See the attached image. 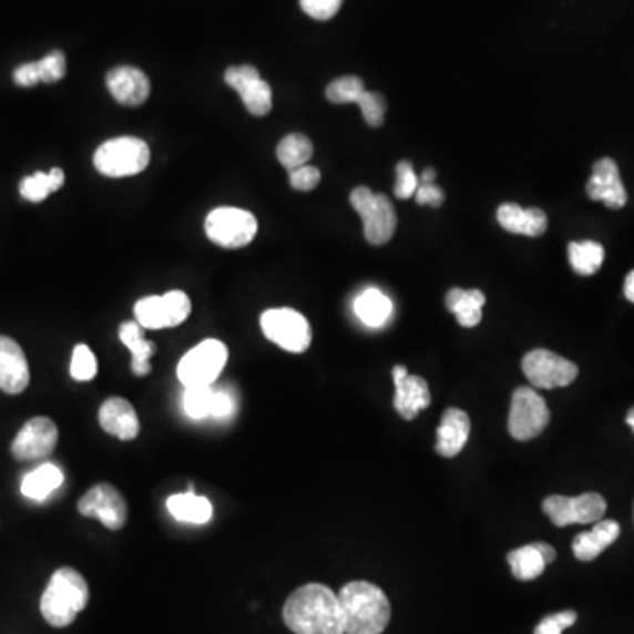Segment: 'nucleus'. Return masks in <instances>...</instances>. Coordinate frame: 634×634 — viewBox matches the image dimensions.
Here are the masks:
<instances>
[{
	"mask_svg": "<svg viewBox=\"0 0 634 634\" xmlns=\"http://www.w3.org/2000/svg\"><path fill=\"white\" fill-rule=\"evenodd\" d=\"M469 433H471V420L469 415L462 409H446L438 429V441L436 451L444 459H453L463 446L468 444Z\"/></svg>",
	"mask_w": 634,
	"mask_h": 634,
	"instance_id": "nucleus-21",
	"label": "nucleus"
},
{
	"mask_svg": "<svg viewBox=\"0 0 634 634\" xmlns=\"http://www.w3.org/2000/svg\"><path fill=\"white\" fill-rule=\"evenodd\" d=\"M98 374V360L85 344H78L71 358V376L76 381H91Z\"/></svg>",
	"mask_w": 634,
	"mask_h": 634,
	"instance_id": "nucleus-35",
	"label": "nucleus"
},
{
	"mask_svg": "<svg viewBox=\"0 0 634 634\" xmlns=\"http://www.w3.org/2000/svg\"><path fill=\"white\" fill-rule=\"evenodd\" d=\"M286 626L295 634H346L339 596L323 583H309L287 597Z\"/></svg>",
	"mask_w": 634,
	"mask_h": 634,
	"instance_id": "nucleus-1",
	"label": "nucleus"
},
{
	"mask_svg": "<svg viewBox=\"0 0 634 634\" xmlns=\"http://www.w3.org/2000/svg\"><path fill=\"white\" fill-rule=\"evenodd\" d=\"M106 85L116 103L140 106L151 95V82L142 69L119 65L106 74Z\"/></svg>",
	"mask_w": 634,
	"mask_h": 634,
	"instance_id": "nucleus-18",
	"label": "nucleus"
},
{
	"mask_svg": "<svg viewBox=\"0 0 634 634\" xmlns=\"http://www.w3.org/2000/svg\"><path fill=\"white\" fill-rule=\"evenodd\" d=\"M14 83L18 86H34L41 83L39 76L38 62H29V64L18 65L13 74Z\"/></svg>",
	"mask_w": 634,
	"mask_h": 634,
	"instance_id": "nucleus-45",
	"label": "nucleus"
},
{
	"mask_svg": "<svg viewBox=\"0 0 634 634\" xmlns=\"http://www.w3.org/2000/svg\"><path fill=\"white\" fill-rule=\"evenodd\" d=\"M233 412H235V399H233V395L226 390H215L212 418L223 420V418H229Z\"/></svg>",
	"mask_w": 634,
	"mask_h": 634,
	"instance_id": "nucleus-44",
	"label": "nucleus"
},
{
	"mask_svg": "<svg viewBox=\"0 0 634 634\" xmlns=\"http://www.w3.org/2000/svg\"><path fill=\"white\" fill-rule=\"evenodd\" d=\"M352 208L364 221V235L372 245H385L397 232L393 203L385 194H374L369 187H356L349 196Z\"/></svg>",
	"mask_w": 634,
	"mask_h": 634,
	"instance_id": "nucleus-5",
	"label": "nucleus"
},
{
	"mask_svg": "<svg viewBox=\"0 0 634 634\" xmlns=\"http://www.w3.org/2000/svg\"><path fill=\"white\" fill-rule=\"evenodd\" d=\"M31 382V370L25 352L17 340L0 335V390L9 395L22 393Z\"/></svg>",
	"mask_w": 634,
	"mask_h": 634,
	"instance_id": "nucleus-17",
	"label": "nucleus"
},
{
	"mask_svg": "<svg viewBox=\"0 0 634 634\" xmlns=\"http://www.w3.org/2000/svg\"><path fill=\"white\" fill-rule=\"evenodd\" d=\"M167 511L178 522L206 523L211 522L214 508L206 498H200L191 489L190 492L175 493L166 502Z\"/></svg>",
	"mask_w": 634,
	"mask_h": 634,
	"instance_id": "nucleus-26",
	"label": "nucleus"
},
{
	"mask_svg": "<svg viewBox=\"0 0 634 634\" xmlns=\"http://www.w3.org/2000/svg\"><path fill=\"white\" fill-rule=\"evenodd\" d=\"M555 558H558L555 549L546 543L525 544L522 549L508 553L511 573L520 582L536 580Z\"/></svg>",
	"mask_w": 634,
	"mask_h": 634,
	"instance_id": "nucleus-20",
	"label": "nucleus"
},
{
	"mask_svg": "<svg viewBox=\"0 0 634 634\" xmlns=\"http://www.w3.org/2000/svg\"><path fill=\"white\" fill-rule=\"evenodd\" d=\"M78 511L86 519H98L110 531H121L127 522V502L108 483H99L78 502Z\"/></svg>",
	"mask_w": 634,
	"mask_h": 634,
	"instance_id": "nucleus-12",
	"label": "nucleus"
},
{
	"mask_svg": "<svg viewBox=\"0 0 634 634\" xmlns=\"http://www.w3.org/2000/svg\"><path fill=\"white\" fill-rule=\"evenodd\" d=\"M626 423L630 425L631 429H633L634 432V408H631L630 412H627Z\"/></svg>",
	"mask_w": 634,
	"mask_h": 634,
	"instance_id": "nucleus-48",
	"label": "nucleus"
},
{
	"mask_svg": "<svg viewBox=\"0 0 634 634\" xmlns=\"http://www.w3.org/2000/svg\"><path fill=\"white\" fill-rule=\"evenodd\" d=\"M227 85L241 94L247 112L265 116L272 112V89L254 65H235L224 74Z\"/></svg>",
	"mask_w": 634,
	"mask_h": 634,
	"instance_id": "nucleus-14",
	"label": "nucleus"
},
{
	"mask_svg": "<svg viewBox=\"0 0 634 634\" xmlns=\"http://www.w3.org/2000/svg\"><path fill=\"white\" fill-rule=\"evenodd\" d=\"M314 154L313 142L304 134H287L277 145V158L287 172L309 163Z\"/></svg>",
	"mask_w": 634,
	"mask_h": 634,
	"instance_id": "nucleus-31",
	"label": "nucleus"
},
{
	"mask_svg": "<svg viewBox=\"0 0 634 634\" xmlns=\"http://www.w3.org/2000/svg\"><path fill=\"white\" fill-rule=\"evenodd\" d=\"M145 328L137 321L124 323L119 330L122 344L133 355L131 370L137 378L151 374V358L155 355V344L145 339Z\"/></svg>",
	"mask_w": 634,
	"mask_h": 634,
	"instance_id": "nucleus-24",
	"label": "nucleus"
},
{
	"mask_svg": "<svg viewBox=\"0 0 634 634\" xmlns=\"http://www.w3.org/2000/svg\"><path fill=\"white\" fill-rule=\"evenodd\" d=\"M576 621H579V615H576V612H573V610L553 613V615L544 617L543 621L538 624L534 634H562L567 627L573 626Z\"/></svg>",
	"mask_w": 634,
	"mask_h": 634,
	"instance_id": "nucleus-40",
	"label": "nucleus"
},
{
	"mask_svg": "<svg viewBox=\"0 0 634 634\" xmlns=\"http://www.w3.org/2000/svg\"><path fill=\"white\" fill-rule=\"evenodd\" d=\"M134 316L136 321L146 330H163L170 328V316H167V305L163 296H145L134 305Z\"/></svg>",
	"mask_w": 634,
	"mask_h": 634,
	"instance_id": "nucleus-32",
	"label": "nucleus"
},
{
	"mask_svg": "<svg viewBox=\"0 0 634 634\" xmlns=\"http://www.w3.org/2000/svg\"><path fill=\"white\" fill-rule=\"evenodd\" d=\"M624 295H626L627 300L633 301L634 304V270L626 277V283H624Z\"/></svg>",
	"mask_w": 634,
	"mask_h": 634,
	"instance_id": "nucleus-46",
	"label": "nucleus"
},
{
	"mask_svg": "<svg viewBox=\"0 0 634 634\" xmlns=\"http://www.w3.org/2000/svg\"><path fill=\"white\" fill-rule=\"evenodd\" d=\"M227 364L226 344L208 339L197 344L178 364V379L184 388L214 386Z\"/></svg>",
	"mask_w": 634,
	"mask_h": 634,
	"instance_id": "nucleus-8",
	"label": "nucleus"
},
{
	"mask_svg": "<svg viewBox=\"0 0 634 634\" xmlns=\"http://www.w3.org/2000/svg\"><path fill=\"white\" fill-rule=\"evenodd\" d=\"M502 229L513 235L541 236L549 227V217L541 208H522L517 203H504L498 208Z\"/></svg>",
	"mask_w": 634,
	"mask_h": 634,
	"instance_id": "nucleus-22",
	"label": "nucleus"
},
{
	"mask_svg": "<svg viewBox=\"0 0 634 634\" xmlns=\"http://www.w3.org/2000/svg\"><path fill=\"white\" fill-rule=\"evenodd\" d=\"M300 6L305 14L319 22H326L339 13L342 0H300Z\"/></svg>",
	"mask_w": 634,
	"mask_h": 634,
	"instance_id": "nucleus-42",
	"label": "nucleus"
},
{
	"mask_svg": "<svg viewBox=\"0 0 634 634\" xmlns=\"http://www.w3.org/2000/svg\"><path fill=\"white\" fill-rule=\"evenodd\" d=\"M365 92L364 82L358 76L337 78L326 89V98L335 104L358 103V99Z\"/></svg>",
	"mask_w": 634,
	"mask_h": 634,
	"instance_id": "nucleus-34",
	"label": "nucleus"
},
{
	"mask_svg": "<svg viewBox=\"0 0 634 634\" xmlns=\"http://www.w3.org/2000/svg\"><path fill=\"white\" fill-rule=\"evenodd\" d=\"M319 182H321V172L316 166L305 164V166L296 167L289 172V184H292L293 190L300 191V193H309V191L316 190Z\"/></svg>",
	"mask_w": 634,
	"mask_h": 634,
	"instance_id": "nucleus-41",
	"label": "nucleus"
},
{
	"mask_svg": "<svg viewBox=\"0 0 634 634\" xmlns=\"http://www.w3.org/2000/svg\"><path fill=\"white\" fill-rule=\"evenodd\" d=\"M205 233L215 245L224 249H242L254 241L257 221L250 212L235 206H221L206 217Z\"/></svg>",
	"mask_w": 634,
	"mask_h": 634,
	"instance_id": "nucleus-7",
	"label": "nucleus"
},
{
	"mask_svg": "<svg viewBox=\"0 0 634 634\" xmlns=\"http://www.w3.org/2000/svg\"><path fill=\"white\" fill-rule=\"evenodd\" d=\"M436 176H438V173H436V170H433V167H427V170H423V173H421L420 181L421 182H436Z\"/></svg>",
	"mask_w": 634,
	"mask_h": 634,
	"instance_id": "nucleus-47",
	"label": "nucleus"
},
{
	"mask_svg": "<svg viewBox=\"0 0 634 634\" xmlns=\"http://www.w3.org/2000/svg\"><path fill=\"white\" fill-rule=\"evenodd\" d=\"M89 603V585L73 567H61L52 574L41 597V613L53 627H68Z\"/></svg>",
	"mask_w": 634,
	"mask_h": 634,
	"instance_id": "nucleus-3",
	"label": "nucleus"
},
{
	"mask_svg": "<svg viewBox=\"0 0 634 634\" xmlns=\"http://www.w3.org/2000/svg\"><path fill=\"white\" fill-rule=\"evenodd\" d=\"M356 104L360 106L361 115H364L367 124L372 125V127L382 125L386 115V99L381 94L365 91Z\"/></svg>",
	"mask_w": 634,
	"mask_h": 634,
	"instance_id": "nucleus-36",
	"label": "nucleus"
},
{
	"mask_svg": "<svg viewBox=\"0 0 634 634\" xmlns=\"http://www.w3.org/2000/svg\"><path fill=\"white\" fill-rule=\"evenodd\" d=\"M415 197L418 205H429L433 206V208H439V206H442V203H444V193H442L441 187L433 184V182L420 181Z\"/></svg>",
	"mask_w": 634,
	"mask_h": 634,
	"instance_id": "nucleus-43",
	"label": "nucleus"
},
{
	"mask_svg": "<svg viewBox=\"0 0 634 634\" xmlns=\"http://www.w3.org/2000/svg\"><path fill=\"white\" fill-rule=\"evenodd\" d=\"M39 76L41 82L57 83L65 76V57L62 52L48 53L44 59L38 62Z\"/></svg>",
	"mask_w": 634,
	"mask_h": 634,
	"instance_id": "nucleus-39",
	"label": "nucleus"
},
{
	"mask_svg": "<svg viewBox=\"0 0 634 634\" xmlns=\"http://www.w3.org/2000/svg\"><path fill=\"white\" fill-rule=\"evenodd\" d=\"M65 175L61 167H53L52 172H38L34 175L25 176L20 182V194L27 202L41 203L47 200L48 194L55 193L64 185Z\"/></svg>",
	"mask_w": 634,
	"mask_h": 634,
	"instance_id": "nucleus-29",
	"label": "nucleus"
},
{
	"mask_svg": "<svg viewBox=\"0 0 634 634\" xmlns=\"http://www.w3.org/2000/svg\"><path fill=\"white\" fill-rule=\"evenodd\" d=\"M346 634H381L391 618V604L385 592L370 582H349L339 592Z\"/></svg>",
	"mask_w": 634,
	"mask_h": 634,
	"instance_id": "nucleus-2",
	"label": "nucleus"
},
{
	"mask_svg": "<svg viewBox=\"0 0 634 634\" xmlns=\"http://www.w3.org/2000/svg\"><path fill=\"white\" fill-rule=\"evenodd\" d=\"M487 301L480 289H460L453 287L446 295V307L451 314L457 316L460 326L463 328H474L480 325L483 317V305Z\"/></svg>",
	"mask_w": 634,
	"mask_h": 634,
	"instance_id": "nucleus-25",
	"label": "nucleus"
},
{
	"mask_svg": "<svg viewBox=\"0 0 634 634\" xmlns=\"http://www.w3.org/2000/svg\"><path fill=\"white\" fill-rule=\"evenodd\" d=\"M420 184V176L416 175L415 167L409 161L397 164V182H395V196L399 200H409L415 196Z\"/></svg>",
	"mask_w": 634,
	"mask_h": 634,
	"instance_id": "nucleus-37",
	"label": "nucleus"
},
{
	"mask_svg": "<svg viewBox=\"0 0 634 634\" xmlns=\"http://www.w3.org/2000/svg\"><path fill=\"white\" fill-rule=\"evenodd\" d=\"M214 386H196V388H185L184 411L193 420H203L212 416L214 406Z\"/></svg>",
	"mask_w": 634,
	"mask_h": 634,
	"instance_id": "nucleus-33",
	"label": "nucleus"
},
{
	"mask_svg": "<svg viewBox=\"0 0 634 634\" xmlns=\"http://www.w3.org/2000/svg\"><path fill=\"white\" fill-rule=\"evenodd\" d=\"M59 442V429L50 418L38 416L23 425L17 433L11 453L18 462H34L52 454Z\"/></svg>",
	"mask_w": 634,
	"mask_h": 634,
	"instance_id": "nucleus-13",
	"label": "nucleus"
},
{
	"mask_svg": "<svg viewBox=\"0 0 634 634\" xmlns=\"http://www.w3.org/2000/svg\"><path fill=\"white\" fill-rule=\"evenodd\" d=\"M62 483L64 474L61 469L55 463H43L23 478L22 493L32 501H44L50 498V493L61 489Z\"/></svg>",
	"mask_w": 634,
	"mask_h": 634,
	"instance_id": "nucleus-28",
	"label": "nucleus"
},
{
	"mask_svg": "<svg viewBox=\"0 0 634 634\" xmlns=\"http://www.w3.org/2000/svg\"><path fill=\"white\" fill-rule=\"evenodd\" d=\"M151 163V149L140 137L108 140L94 154V166L101 175L122 178L142 173Z\"/></svg>",
	"mask_w": 634,
	"mask_h": 634,
	"instance_id": "nucleus-4",
	"label": "nucleus"
},
{
	"mask_svg": "<svg viewBox=\"0 0 634 634\" xmlns=\"http://www.w3.org/2000/svg\"><path fill=\"white\" fill-rule=\"evenodd\" d=\"M543 511L555 528L573 523H596L606 513V501L596 492L582 493L579 498L550 495L543 501Z\"/></svg>",
	"mask_w": 634,
	"mask_h": 634,
	"instance_id": "nucleus-11",
	"label": "nucleus"
},
{
	"mask_svg": "<svg viewBox=\"0 0 634 634\" xmlns=\"http://www.w3.org/2000/svg\"><path fill=\"white\" fill-rule=\"evenodd\" d=\"M355 313L356 316L360 317L364 325L370 326V328H379L390 319L391 313H393V304L385 293L379 292L376 287H369L356 298Z\"/></svg>",
	"mask_w": 634,
	"mask_h": 634,
	"instance_id": "nucleus-27",
	"label": "nucleus"
},
{
	"mask_svg": "<svg viewBox=\"0 0 634 634\" xmlns=\"http://www.w3.org/2000/svg\"><path fill=\"white\" fill-rule=\"evenodd\" d=\"M391 374L395 382V409L403 420H415L432 402L429 385L420 376H411L403 365H395Z\"/></svg>",
	"mask_w": 634,
	"mask_h": 634,
	"instance_id": "nucleus-15",
	"label": "nucleus"
},
{
	"mask_svg": "<svg viewBox=\"0 0 634 634\" xmlns=\"http://www.w3.org/2000/svg\"><path fill=\"white\" fill-rule=\"evenodd\" d=\"M167 305V316H170V328L182 325L190 317L191 305L190 296L184 292H170L164 295Z\"/></svg>",
	"mask_w": 634,
	"mask_h": 634,
	"instance_id": "nucleus-38",
	"label": "nucleus"
},
{
	"mask_svg": "<svg viewBox=\"0 0 634 634\" xmlns=\"http://www.w3.org/2000/svg\"><path fill=\"white\" fill-rule=\"evenodd\" d=\"M262 330L266 339L287 352L307 351L313 344V330L304 314L293 309H270L263 313Z\"/></svg>",
	"mask_w": 634,
	"mask_h": 634,
	"instance_id": "nucleus-9",
	"label": "nucleus"
},
{
	"mask_svg": "<svg viewBox=\"0 0 634 634\" xmlns=\"http://www.w3.org/2000/svg\"><path fill=\"white\" fill-rule=\"evenodd\" d=\"M99 425L104 432L121 441H133L142 430V425L137 420L133 403L122 397H112L99 409Z\"/></svg>",
	"mask_w": 634,
	"mask_h": 634,
	"instance_id": "nucleus-19",
	"label": "nucleus"
},
{
	"mask_svg": "<svg viewBox=\"0 0 634 634\" xmlns=\"http://www.w3.org/2000/svg\"><path fill=\"white\" fill-rule=\"evenodd\" d=\"M621 536V525L615 520H600L592 531L582 532L573 540L574 558L582 562H591L600 558L610 544Z\"/></svg>",
	"mask_w": 634,
	"mask_h": 634,
	"instance_id": "nucleus-23",
	"label": "nucleus"
},
{
	"mask_svg": "<svg viewBox=\"0 0 634 634\" xmlns=\"http://www.w3.org/2000/svg\"><path fill=\"white\" fill-rule=\"evenodd\" d=\"M522 370L531 385L541 390L564 388L579 378V367L573 361L549 349H534L523 356Z\"/></svg>",
	"mask_w": 634,
	"mask_h": 634,
	"instance_id": "nucleus-10",
	"label": "nucleus"
},
{
	"mask_svg": "<svg viewBox=\"0 0 634 634\" xmlns=\"http://www.w3.org/2000/svg\"><path fill=\"white\" fill-rule=\"evenodd\" d=\"M587 194L592 202L604 203L613 211H618L622 206H626V187L622 184L617 163L613 158H600L594 164L591 178L587 182Z\"/></svg>",
	"mask_w": 634,
	"mask_h": 634,
	"instance_id": "nucleus-16",
	"label": "nucleus"
},
{
	"mask_svg": "<svg viewBox=\"0 0 634 634\" xmlns=\"http://www.w3.org/2000/svg\"><path fill=\"white\" fill-rule=\"evenodd\" d=\"M571 268L583 277H591L600 270L604 262L603 245L597 242H571L567 247Z\"/></svg>",
	"mask_w": 634,
	"mask_h": 634,
	"instance_id": "nucleus-30",
	"label": "nucleus"
},
{
	"mask_svg": "<svg viewBox=\"0 0 634 634\" xmlns=\"http://www.w3.org/2000/svg\"><path fill=\"white\" fill-rule=\"evenodd\" d=\"M550 418L552 415L549 406L534 388L522 386L514 390L508 420L511 438L517 441H531L538 438L549 427Z\"/></svg>",
	"mask_w": 634,
	"mask_h": 634,
	"instance_id": "nucleus-6",
	"label": "nucleus"
}]
</instances>
